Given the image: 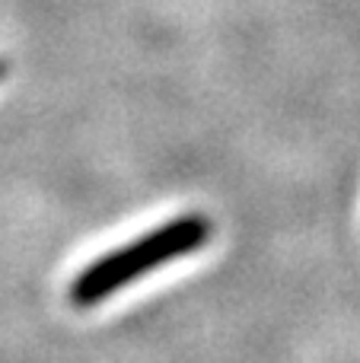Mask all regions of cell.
Here are the masks:
<instances>
[{
    "label": "cell",
    "mask_w": 360,
    "mask_h": 363,
    "mask_svg": "<svg viewBox=\"0 0 360 363\" xmlns=\"http://www.w3.org/2000/svg\"><path fill=\"white\" fill-rule=\"evenodd\" d=\"M4 77H6V64L0 61V80H4Z\"/></svg>",
    "instance_id": "7a4b0ae2"
},
{
    "label": "cell",
    "mask_w": 360,
    "mask_h": 363,
    "mask_svg": "<svg viewBox=\"0 0 360 363\" xmlns=\"http://www.w3.org/2000/svg\"><path fill=\"white\" fill-rule=\"evenodd\" d=\"M208 239H210V220L204 213H185V217L169 220V223L150 230L147 236L128 242L125 249L108 252L89 268H83L77 274V281L70 284V303L83 309L96 306L106 296L118 294L134 277L150 274L153 268H159V264L172 262L179 255L198 252Z\"/></svg>",
    "instance_id": "6da1fadb"
}]
</instances>
